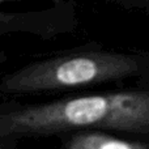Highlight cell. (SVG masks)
Instances as JSON below:
<instances>
[{"label": "cell", "instance_id": "5", "mask_svg": "<svg viewBox=\"0 0 149 149\" xmlns=\"http://www.w3.org/2000/svg\"><path fill=\"white\" fill-rule=\"evenodd\" d=\"M111 1L119 4L120 7L128 8V9H132V8L148 9V5H149V0H111Z\"/></svg>", "mask_w": 149, "mask_h": 149}, {"label": "cell", "instance_id": "3", "mask_svg": "<svg viewBox=\"0 0 149 149\" xmlns=\"http://www.w3.org/2000/svg\"><path fill=\"white\" fill-rule=\"evenodd\" d=\"M77 26L74 5L55 3V7L39 12L5 13L0 12V36L9 33H28L51 39L71 33Z\"/></svg>", "mask_w": 149, "mask_h": 149}, {"label": "cell", "instance_id": "6", "mask_svg": "<svg viewBox=\"0 0 149 149\" xmlns=\"http://www.w3.org/2000/svg\"><path fill=\"white\" fill-rule=\"evenodd\" d=\"M21 139L12 135H3L0 136V149H17Z\"/></svg>", "mask_w": 149, "mask_h": 149}, {"label": "cell", "instance_id": "7", "mask_svg": "<svg viewBox=\"0 0 149 149\" xmlns=\"http://www.w3.org/2000/svg\"><path fill=\"white\" fill-rule=\"evenodd\" d=\"M8 1H21V0H0V4L3 3H8ZM47 1H52V3H62L64 0H47Z\"/></svg>", "mask_w": 149, "mask_h": 149}, {"label": "cell", "instance_id": "1", "mask_svg": "<svg viewBox=\"0 0 149 149\" xmlns=\"http://www.w3.org/2000/svg\"><path fill=\"white\" fill-rule=\"evenodd\" d=\"M84 130L149 134V92L128 89L59 98L42 103H0V136H60Z\"/></svg>", "mask_w": 149, "mask_h": 149}, {"label": "cell", "instance_id": "4", "mask_svg": "<svg viewBox=\"0 0 149 149\" xmlns=\"http://www.w3.org/2000/svg\"><path fill=\"white\" fill-rule=\"evenodd\" d=\"M58 149H149L147 141L126 140L102 130H84L59 136Z\"/></svg>", "mask_w": 149, "mask_h": 149}, {"label": "cell", "instance_id": "2", "mask_svg": "<svg viewBox=\"0 0 149 149\" xmlns=\"http://www.w3.org/2000/svg\"><path fill=\"white\" fill-rule=\"evenodd\" d=\"M149 72L148 52H120L98 45L46 55L0 77V95L67 93L119 84Z\"/></svg>", "mask_w": 149, "mask_h": 149}]
</instances>
